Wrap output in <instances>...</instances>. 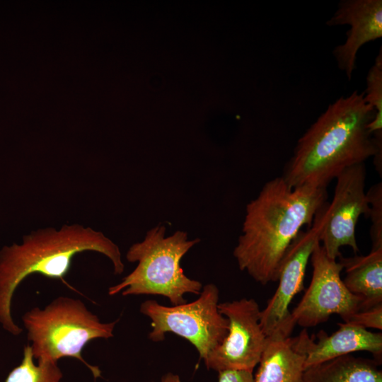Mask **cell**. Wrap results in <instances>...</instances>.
I'll use <instances>...</instances> for the list:
<instances>
[{
	"mask_svg": "<svg viewBox=\"0 0 382 382\" xmlns=\"http://www.w3.org/2000/svg\"><path fill=\"white\" fill-rule=\"evenodd\" d=\"M375 111L364 93L354 91L330 104L299 139L282 176L292 188H326L347 168L374 157L382 173V131L367 129Z\"/></svg>",
	"mask_w": 382,
	"mask_h": 382,
	"instance_id": "cell-1",
	"label": "cell"
},
{
	"mask_svg": "<svg viewBox=\"0 0 382 382\" xmlns=\"http://www.w3.org/2000/svg\"><path fill=\"white\" fill-rule=\"evenodd\" d=\"M326 199V188H292L282 177L267 182L246 207L233 253L240 270L263 285L277 281L288 248L303 226L312 225Z\"/></svg>",
	"mask_w": 382,
	"mask_h": 382,
	"instance_id": "cell-2",
	"label": "cell"
},
{
	"mask_svg": "<svg viewBox=\"0 0 382 382\" xmlns=\"http://www.w3.org/2000/svg\"><path fill=\"white\" fill-rule=\"evenodd\" d=\"M84 251H95L108 257L115 274L125 269L119 247L102 232L78 224H64L60 229L45 228L23 237L21 244L13 243L0 250V325L8 333L23 332L11 315V301L18 285L28 276L38 273L60 279L66 275L74 257Z\"/></svg>",
	"mask_w": 382,
	"mask_h": 382,
	"instance_id": "cell-3",
	"label": "cell"
},
{
	"mask_svg": "<svg viewBox=\"0 0 382 382\" xmlns=\"http://www.w3.org/2000/svg\"><path fill=\"white\" fill-rule=\"evenodd\" d=\"M199 241V238L188 240L187 233L180 230L166 237L163 225L152 228L142 241L132 245L126 253L127 261L138 263L136 268L110 286L108 294L122 291V296L161 295L173 306L186 303L184 295L199 294L202 285L185 274L180 262Z\"/></svg>",
	"mask_w": 382,
	"mask_h": 382,
	"instance_id": "cell-4",
	"label": "cell"
},
{
	"mask_svg": "<svg viewBox=\"0 0 382 382\" xmlns=\"http://www.w3.org/2000/svg\"><path fill=\"white\" fill-rule=\"evenodd\" d=\"M22 320L37 363L71 357L83 363L95 381L101 376L100 369L89 364L81 352L93 340L112 337L117 320L102 323L81 300L66 296L56 298L44 308L28 311Z\"/></svg>",
	"mask_w": 382,
	"mask_h": 382,
	"instance_id": "cell-5",
	"label": "cell"
},
{
	"mask_svg": "<svg viewBox=\"0 0 382 382\" xmlns=\"http://www.w3.org/2000/svg\"><path fill=\"white\" fill-rule=\"evenodd\" d=\"M219 296L216 286L208 284L190 303L166 306L154 300L144 301L139 310L151 320L149 339L163 341L166 333L173 332L188 340L204 359L228 333V320L218 309Z\"/></svg>",
	"mask_w": 382,
	"mask_h": 382,
	"instance_id": "cell-6",
	"label": "cell"
},
{
	"mask_svg": "<svg viewBox=\"0 0 382 382\" xmlns=\"http://www.w3.org/2000/svg\"><path fill=\"white\" fill-rule=\"evenodd\" d=\"M325 204L318 212L312 226L306 231H301L292 241L282 260L278 286L260 311V325L267 337H289L296 326L289 306L294 297L304 289L308 262L313 250L320 243Z\"/></svg>",
	"mask_w": 382,
	"mask_h": 382,
	"instance_id": "cell-7",
	"label": "cell"
},
{
	"mask_svg": "<svg viewBox=\"0 0 382 382\" xmlns=\"http://www.w3.org/2000/svg\"><path fill=\"white\" fill-rule=\"evenodd\" d=\"M313 275L300 302L291 311L296 325L303 328L326 322L333 314L343 322L361 310V299L351 293L340 277L342 264L330 259L320 243L313 250L311 258Z\"/></svg>",
	"mask_w": 382,
	"mask_h": 382,
	"instance_id": "cell-8",
	"label": "cell"
},
{
	"mask_svg": "<svg viewBox=\"0 0 382 382\" xmlns=\"http://www.w3.org/2000/svg\"><path fill=\"white\" fill-rule=\"evenodd\" d=\"M218 309L228 320V333L204 359L207 368L216 371L233 369L253 372L268 340L260 325L258 303L253 299L243 298L220 303Z\"/></svg>",
	"mask_w": 382,
	"mask_h": 382,
	"instance_id": "cell-9",
	"label": "cell"
},
{
	"mask_svg": "<svg viewBox=\"0 0 382 382\" xmlns=\"http://www.w3.org/2000/svg\"><path fill=\"white\" fill-rule=\"evenodd\" d=\"M364 163L349 167L335 179L332 200L324 207V224L320 242L332 260L340 257L342 246L359 252L356 227L361 215L369 217V205L365 192Z\"/></svg>",
	"mask_w": 382,
	"mask_h": 382,
	"instance_id": "cell-10",
	"label": "cell"
},
{
	"mask_svg": "<svg viewBox=\"0 0 382 382\" xmlns=\"http://www.w3.org/2000/svg\"><path fill=\"white\" fill-rule=\"evenodd\" d=\"M337 325L339 329L330 335L320 330L314 336L317 342L310 337L306 328L298 336L292 337L296 349L305 356V370L331 359L361 351L370 352L374 360L381 364V332H373L345 323Z\"/></svg>",
	"mask_w": 382,
	"mask_h": 382,
	"instance_id": "cell-11",
	"label": "cell"
},
{
	"mask_svg": "<svg viewBox=\"0 0 382 382\" xmlns=\"http://www.w3.org/2000/svg\"><path fill=\"white\" fill-rule=\"evenodd\" d=\"M349 25L345 42L336 47L333 55L349 80L355 69L357 54L364 44L382 37L381 0H345L339 4L328 26Z\"/></svg>",
	"mask_w": 382,
	"mask_h": 382,
	"instance_id": "cell-12",
	"label": "cell"
},
{
	"mask_svg": "<svg viewBox=\"0 0 382 382\" xmlns=\"http://www.w3.org/2000/svg\"><path fill=\"white\" fill-rule=\"evenodd\" d=\"M346 276L347 289L361 299V310L382 303V248L371 250L367 255L339 257Z\"/></svg>",
	"mask_w": 382,
	"mask_h": 382,
	"instance_id": "cell-13",
	"label": "cell"
},
{
	"mask_svg": "<svg viewBox=\"0 0 382 382\" xmlns=\"http://www.w3.org/2000/svg\"><path fill=\"white\" fill-rule=\"evenodd\" d=\"M304 361L292 337H268L254 382H305Z\"/></svg>",
	"mask_w": 382,
	"mask_h": 382,
	"instance_id": "cell-14",
	"label": "cell"
},
{
	"mask_svg": "<svg viewBox=\"0 0 382 382\" xmlns=\"http://www.w3.org/2000/svg\"><path fill=\"white\" fill-rule=\"evenodd\" d=\"M380 364L374 359L344 355L311 366L305 382H382Z\"/></svg>",
	"mask_w": 382,
	"mask_h": 382,
	"instance_id": "cell-15",
	"label": "cell"
},
{
	"mask_svg": "<svg viewBox=\"0 0 382 382\" xmlns=\"http://www.w3.org/2000/svg\"><path fill=\"white\" fill-rule=\"evenodd\" d=\"M63 374L58 362L34 361L29 344L23 348L21 364L7 376L4 382H62Z\"/></svg>",
	"mask_w": 382,
	"mask_h": 382,
	"instance_id": "cell-16",
	"label": "cell"
},
{
	"mask_svg": "<svg viewBox=\"0 0 382 382\" xmlns=\"http://www.w3.org/2000/svg\"><path fill=\"white\" fill-rule=\"evenodd\" d=\"M382 50L378 54L374 64L369 69L366 76V88L364 93L365 101L375 111L374 119L368 124L369 133L382 131Z\"/></svg>",
	"mask_w": 382,
	"mask_h": 382,
	"instance_id": "cell-17",
	"label": "cell"
},
{
	"mask_svg": "<svg viewBox=\"0 0 382 382\" xmlns=\"http://www.w3.org/2000/svg\"><path fill=\"white\" fill-rule=\"evenodd\" d=\"M371 221L370 236L372 243L371 250L382 248V183H378L366 192Z\"/></svg>",
	"mask_w": 382,
	"mask_h": 382,
	"instance_id": "cell-18",
	"label": "cell"
},
{
	"mask_svg": "<svg viewBox=\"0 0 382 382\" xmlns=\"http://www.w3.org/2000/svg\"><path fill=\"white\" fill-rule=\"evenodd\" d=\"M343 323L361 328L382 330V303L374 307L360 310Z\"/></svg>",
	"mask_w": 382,
	"mask_h": 382,
	"instance_id": "cell-19",
	"label": "cell"
},
{
	"mask_svg": "<svg viewBox=\"0 0 382 382\" xmlns=\"http://www.w3.org/2000/svg\"><path fill=\"white\" fill-rule=\"evenodd\" d=\"M218 382H254L253 372L227 369L218 371Z\"/></svg>",
	"mask_w": 382,
	"mask_h": 382,
	"instance_id": "cell-20",
	"label": "cell"
},
{
	"mask_svg": "<svg viewBox=\"0 0 382 382\" xmlns=\"http://www.w3.org/2000/svg\"><path fill=\"white\" fill-rule=\"evenodd\" d=\"M154 382V381H152ZM158 382H183L178 374L168 372L163 375Z\"/></svg>",
	"mask_w": 382,
	"mask_h": 382,
	"instance_id": "cell-21",
	"label": "cell"
}]
</instances>
